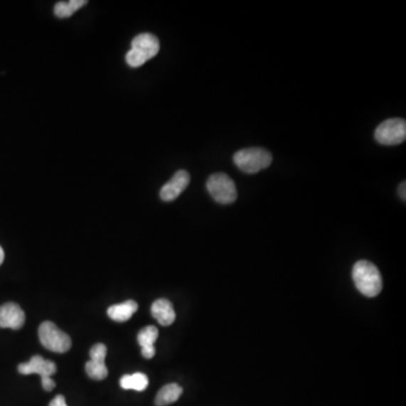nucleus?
Segmentation results:
<instances>
[{
    "mask_svg": "<svg viewBox=\"0 0 406 406\" xmlns=\"http://www.w3.org/2000/svg\"><path fill=\"white\" fill-rule=\"evenodd\" d=\"M161 49L159 38L150 33H141L132 40L131 49L126 55L127 63L132 68H138L153 59Z\"/></svg>",
    "mask_w": 406,
    "mask_h": 406,
    "instance_id": "obj_2",
    "label": "nucleus"
},
{
    "mask_svg": "<svg viewBox=\"0 0 406 406\" xmlns=\"http://www.w3.org/2000/svg\"><path fill=\"white\" fill-rule=\"evenodd\" d=\"M208 192L221 205H230L237 199V188L234 181L224 173H215L207 181Z\"/></svg>",
    "mask_w": 406,
    "mask_h": 406,
    "instance_id": "obj_5",
    "label": "nucleus"
},
{
    "mask_svg": "<svg viewBox=\"0 0 406 406\" xmlns=\"http://www.w3.org/2000/svg\"><path fill=\"white\" fill-rule=\"evenodd\" d=\"M25 323V314L17 304L7 303L0 306V327L19 330Z\"/></svg>",
    "mask_w": 406,
    "mask_h": 406,
    "instance_id": "obj_9",
    "label": "nucleus"
},
{
    "mask_svg": "<svg viewBox=\"0 0 406 406\" xmlns=\"http://www.w3.org/2000/svg\"><path fill=\"white\" fill-rule=\"evenodd\" d=\"M137 311H138V304L134 300H128L124 303L111 306L107 309V315L115 322H126Z\"/></svg>",
    "mask_w": 406,
    "mask_h": 406,
    "instance_id": "obj_13",
    "label": "nucleus"
},
{
    "mask_svg": "<svg viewBox=\"0 0 406 406\" xmlns=\"http://www.w3.org/2000/svg\"><path fill=\"white\" fill-rule=\"evenodd\" d=\"M375 138L382 145H400L406 139V122L403 119H390L379 124Z\"/></svg>",
    "mask_w": 406,
    "mask_h": 406,
    "instance_id": "obj_6",
    "label": "nucleus"
},
{
    "mask_svg": "<svg viewBox=\"0 0 406 406\" xmlns=\"http://www.w3.org/2000/svg\"><path fill=\"white\" fill-rule=\"evenodd\" d=\"M107 348L105 344L97 343L90 349V360L86 363V373L88 376L95 380H103L107 378L109 370L105 365Z\"/></svg>",
    "mask_w": 406,
    "mask_h": 406,
    "instance_id": "obj_7",
    "label": "nucleus"
},
{
    "mask_svg": "<svg viewBox=\"0 0 406 406\" xmlns=\"http://www.w3.org/2000/svg\"><path fill=\"white\" fill-rule=\"evenodd\" d=\"M57 365L53 361L44 360L41 356H34L28 363L18 365V373L22 375L38 374L41 377H51L55 374Z\"/></svg>",
    "mask_w": 406,
    "mask_h": 406,
    "instance_id": "obj_10",
    "label": "nucleus"
},
{
    "mask_svg": "<svg viewBox=\"0 0 406 406\" xmlns=\"http://www.w3.org/2000/svg\"><path fill=\"white\" fill-rule=\"evenodd\" d=\"M148 384H149L148 377L142 373L124 375L120 380L121 388L123 390H134L137 392H144L148 388Z\"/></svg>",
    "mask_w": 406,
    "mask_h": 406,
    "instance_id": "obj_15",
    "label": "nucleus"
},
{
    "mask_svg": "<svg viewBox=\"0 0 406 406\" xmlns=\"http://www.w3.org/2000/svg\"><path fill=\"white\" fill-rule=\"evenodd\" d=\"M190 181H191V176L186 171L181 169L175 173L173 178L161 188V193H159L161 199L165 202L174 201L175 199H178L181 193L188 188Z\"/></svg>",
    "mask_w": 406,
    "mask_h": 406,
    "instance_id": "obj_8",
    "label": "nucleus"
},
{
    "mask_svg": "<svg viewBox=\"0 0 406 406\" xmlns=\"http://www.w3.org/2000/svg\"><path fill=\"white\" fill-rule=\"evenodd\" d=\"M49 406H68L65 403V397L63 395L55 396L51 402H50Z\"/></svg>",
    "mask_w": 406,
    "mask_h": 406,
    "instance_id": "obj_18",
    "label": "nucleus"
},
{
    "mask_svg": "<svg viewBox=\"0 0 406 406\" xmlns=\"http://www.w3.org/2000/svg\"><path fill=\"white\" fill-rule=\"evenodd\" d=\"M38 338L46 349L57 353H65L71 348V338L61 331L55 323H42L38 328Z\"/></svg>",
    "mask_w": 406,
    "mask_h": 406,
    "instance_id": "obj_4",
    "label": "nucleus"
},
{
    "mask_svg": "<svg viewBox=\"0 0 406 406\" xmlns=\"http://www.w3.org/2000/svg\"><path fill=\"white\" fill-rule=\"evenodd\" d=\"M42 379V386H43L44 390L47 392H51L53 388H55V383L53 382V379L51 377H41Z\"/></svg>",
    "mask_w": 406,
    "mask_h": 406,
    "instance_id": "obj_17",
    "label": "nucleus"
},
{
    "mask_svg": "<svg viewBox=\"0 0 406 406\" xmlns=\"http://www.w3.org/2000/svg\"><path fill=\"white\" fill-rule=\"evenodd\" d=\"M87 0H69V1H59L55 6V15L59 18H67L75 14L78 9L87 5Z\"/></svg>",
    "mask_w": 406,
    "mask_h": 406,
    "instance_id": "obj_16",
    "label": "nucleus"
},
{
    "mask_svg": "<svg viewBox=\"0 0 406 406\" xmlns=\"http://www.w3.org/2000/svg\"><path fill=\"white\" fill-rule=\"evenodd\" d=\"M138 343L141 346V355L146 359H151L155 356V344L156 340L159 338V330L155 326H147L140 331L139 334L137 336Z\"/></svg>",
    "mask_w": 406,
    "mask_h": 406,
    "instance_id": "obj_12",
    "label": "nucleus"
},
{
    "mask_svg": "<svg viewBox=\"0 0 406 406\" xmlns=\"http://www.w3.org/2000/svg\"><path fill=\"white\" fill-rule=\"evenodd\" d=\"M183 388L178 384L165 385L156 396L155 404L157 406H166L175 403L182 395Z\"/></svg>",
    "mask_w": 406,
    "mask_h": 406,
    "instance_id": "obj_14",
    "label": "nucleus"
},
{
    "mask_svg": "<svg viewBox=\"0 0 406 406\" xmlns=\"http://www.w3.org/2000/svg\"><path fill=\"white\" fill-rule=\"evenodd\" d=\"M4 260H5V253L1 246H0V265H3Z\"/></svg>",
    "mask_w": 406,
    "mask_h": 406,
    "instance_id": "obj_20",
    "label": "nucleus"
},
{
    "mask_svg": "<svg viewBox=\"0 0 406 406\" xmlns=\"http://www.w3.org/2000/svg\"><path fill=\"white\" fill-rule=\"evenodd\" d=\"M272 154L263 148H247L234 155L236 166L247 174H255L262 169H267L272 163Z\"/></svg>",
    "mask_w": 406,
    "mask_h": 406,
    "instance_id": "obj_3",
    "label": "nucleus"
},
{
    "mask_svg": "<svg viewBox=\"0 0 406 406\" xmlns=\"http://www.w3.org/2000/svg\"><path fill=\"white\" fill-rule=\"evenodd\" d=\"M406 184L405 182L401 183V186H400V188H398V193H400V196H401L402 199L405 201L406 200Z\"/></svg>",
    "mask_w": 406,
    "mask_h": 406,
    "instance_id": "obj_19",
    "label": "nucleus"
},
{
    "mask_svg": "<svg viewBox=\"0 0 406 406\" xmlns=\"http://www.w3.org/2000/svg\"><path fill=\"white\" fill-rule=\"evenodd\" d=\"M151 315L163 326L172 325L176 319V314L173 309L172 303L169 300L164 299V298L156 300L155 303L153 304Z\"/></svg>",
    "mask_w": 406,
    "mask_h": 406,
    "instance_id": "obj_11",
    "label": "nucleus"
},
{
    "mask_svg": "<svg viewBox=\"0 0 406 406\" xmlns=\"http://www.w3.org/2000/svg\"><path fill=\"white\" fill-rule=\"evenodd\" d=\"M356 287L363 296L376 297L383 289L382 274L378 267L369 261H358L352 270Z\"/></svg>",
    "mask_w": 406,
    "mask_h": 406,
    "instance_id": "obj_1",
    "label": "nucleus"
}]
</instances>
